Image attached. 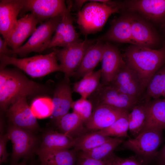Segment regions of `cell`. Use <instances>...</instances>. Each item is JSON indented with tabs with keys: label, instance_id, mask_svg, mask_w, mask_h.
<instances>
[{
	"label": "cell",
	"instance_id": "1",
	"mask_svg": "<svg viewBox=\"0 0 165 165\" xmlns=\"http://www.w3.org/2000/svg\"><path fill=\"white\" fill-rule=\"evenodd\" d=\"M51 92L48 86L30 80L18 69L0 68V106L3 111L22 97L48 94Z\"/></svg>",
	"mask_w": 165,
	"mask_h": 165
},
{
	"label": "cell",
	"instance_id": "2",
	"mask_svg": "<svg viewBox=\"0 0 165 165\" xmlns=\"http://www.w3.org/2000/svg\"><path fill=\"white\" fill-rule=\"evenodd\" d=\"M125 62L148 84L165 63V46L158 50L132 44L126 50Z\"/></svg>",
	"mask_w": 165,
	"mask_h": 165
},
{
	"label": "cell",
	"instance_id": "3",
	"mask_svg": "<svg viewBox=\"0 0 165 165\" xmlns=\"http://www.w3.org/2000/svg\"><path fill=\"white\" fill-rule=\"evenodd\" d=\"M0 68L12 65L33 77H40L51 73L61 71L57 62L56 50L45 55L17 58L0 54Z\"/></svg>",
	"mask_w": 165,
	"mask_h": 165
},
{
	"label": "cell",
	"instance_id": "4",
	"mask_svg": "<svg viewBox=\"0 0 165 165\" xmlns=\"http://www.w3.org/2000/svg\"><path fill=\"white\" fill-rule=\"evenodd\" d=\"M89 1L77 15V23L85 36L101 30L109 17L120 9L97 0Z\"/></svg>",
	"mask_w": 165,
	"mask_h": 165
},
{
	"label": "cell",
	"instance_id": "5",
	"mask_svg": "<svg viewBox=\"0 0 165 165\" xmlns=\"http://www.w3.org/2000/svg\"><path fill=\"white\" fill-rule=\"evenodd\" d=\"M162 130L149 129L134 138L123 142L124 146L134 151L136 156L148 164L155 160L163 140Z\"/></svg>",
	"mask_w": 165,
	"mask_h": 165
},
{
	"label": "cell",
	"instance_id": "6",
	"mask_svg": "<svg viewBox=\"0 0 165 165\" xmlns=\"http://www.w3.org/2000/svg\"><path fill=\"white\" fill-rule=\"evenodd\" d=\"M12 143V164H17L21 158L31 159L38 148V138L33 132L10 124L6 133Z\"/></svg>",
	"mask_w": 165,
	"mask_h": 165
},
{
	"label": "cell",
	"instance_id": "7",
	"mask_svg": "<svg viewBox=\"0 0 165 165\" xmlns=\"http://www.w3.org/2000/svg\"><path fill=\"white\" fill-rule=\"evenodd\" d=\"M61 19V16L50 18L36 28L28 41L15 51L12 54L24 56L32 52L39 53L49 48L53 34Z\"/></svg>",
	"mask_w": 165,
	"mask_h": 165
},
{
	"label": "cell",
	"instance_id": "8",
	"mask_svg": "<svg viewBox=\"0 0 165 165\" xmlns=\"http://www.w3.org/2000/svg\"><path fill=\"white\" fill-rule=\"evenodd\" d=\"M88 98L93 108L104 105L128 112L138 102L110 85L101 83Z\"/></svg>",
	"mask_w": 165,
	"mask_h": 165
},
{
	"label": "cell",
	"instance_id": "9",
	"mask_svg": "<svg viewBox=\"0 0 165 165\" xmlns=\"http://www.w3.org/2000/svg\"><path fill=\"white\" fill-rule=\"evenodd\" d=\"M93 42L86 39L56 50L57 58L60 62L61 72L64 73V79L69 80L70 77L79 66L87 49Z\"/></svg>",
	"mask_w": 165,
	"mask_h": 165
},
{
	"label": "cell",
	"instance_id": "10",
	"mask_svg": "<svg viewBox=\"0 0 165 165\" xmlns=\"http://www.w3.org/2000/svg\"><path fill=\"white\" fill-rule=\"evenodd\" d=\"M109 85L137 102L140 101L147 86L140 76L126 63Z\"/></svg>",
	"mask_w": 165,
	"mask_h": 165
},
{
	"label": "cell",
	"instance_id": "11",
	"mask_svg": "<svg viewBox=\"0 0 165 165\" xmlns=\"http://www.w3.org/2000/svg\"><path fill=\"white\" fill-rule=\"evenodd\" d=\"M26 97H22L11 105L6 111V116L10 124L34 133L39 126Z\"/></svg>",
	"mask_w": 165,
	"mask_h": 165
},
{
	"label": "cell",
	"instance_id": "12",
	"mask_svg": "<svg viewBox=\"0 0 165 165\" xmlns=\"http://www.w3.org/2000/svg\"><path fill=\"white\" fill-rule=\"evenodd\" d=\"M23 9L31 11L41 24L61 16L67 9L62 0H23Z\"/></svg>",
	"mask_w": 165,
	"mask_h": 165
},
{
	"label": "cell",
	"instance_id": "13",
	"mask_svg": "<svg viewBox=\"0 0 165 165\" xmlns=\"http://www.w3.org/2000/svg\"><path fill=\"white\" fill-rule=\"evenodd\" d=\"M67 9L61 15V19L52 37L49 48L66 47L80 41L73 25L70 13L72 4L68 3Z\"/></svg>",
	"mask_w": 165,
	"mask_h": 165
},
{
	"label": "cell",
	"instance_id": "14",
	"mask_svg": "<svg viewBox=\"0 0 165 165\" xmlns=\"http://www.w3.org/2000/svg\"><path fill=\"white\" fill-rule=\"evenodd\" d=\"M101 61V83L108 85L114 80L125 62L117 48L109 43L105 44Z\"/></svg>",
	"mask_w": 165,
	"mask_h": 165
},
{
	"label": "cell",
	"instance_id": "15",
	"mask_svg": "<svg viewBox=\"0 0 165 165\" xmlns=\"http://www.w3.org/2000/svg\"><path fill=\"white\" fill-rule=\"evenodd\" d=\"M129 112L108 105H98L93 108L91 116L85 126L89 132L98 131L108 127Z\"/></svg>",
	"mask_w": 165,
	"mask_h": 165
},
{
	"label": "cell",
	"instance_id": "16",
	"mask_svg": "<svg viewBox=\"0 0 165 165\" xmlns=\"http://www.w3.org/2000/svg\"><path fill=\"white\" fill-rule=\"evenodd\" d=\"M38 23L31 13L18 20L14 28L5 40L8 46L13 51L20 47L25 40L35 31Z\"/></svg>",
	"mask_w": 165,
	"mask_h": 165
},
{
	"label": "cell",
	"instance_id": "17",
	"mask_svg": "<svg viewBox=\"0 0 165 165\" xmlns=\"http://www.w3.org/2000/svg\"><path fill=\"white\" fill-rule=\"evenodd\" d=\"M23 8V0H0V33L5 40L15 27Z\"/></svg>",
	"mask_w": 165,
	"mask_h": 165
},
{
	"label": "cell",
	"instance_id": "18",
	"mask_svg": "<svg viewBox=\"0 0 165 165\" xmlns=\"http://www.w3.org/2000/svg\"><path fill=\"white\" fill-rule=\"evenodd\" d=\"M69 80L64 79L59 82L53 91L52 99L53 109L51 116L56 122L68 113L73 102Z\"/></svg>",
	"mask_w": 165,
	"mask_h": 165
},
{
	"label": "cell",
	"instance_id": "19",
	"mask_svg": "<svg viewBox=\"0 0 165 165\" xmlns=\"http://www.w3.org/2000/svg\"><path fill=\"white\" fill-rule=\"evenodd\" d=\"M129 8L141 13L148 20L165 22V0H137L129 2Z\"/></svg>",
	"mask_w": 165,
	"mask_h": 165
},
{
	"label": "cell",
	"instance_id": "20",
	"mask_svg": "<svg viewBox=\"0 0 165 165\" xmlns=\"http://www.w3.org/2000/svg\"><path fill=\"white\" fill-rule=\"evenodd\" d=\"M133 44L151 48L158 41L156 32L146 22L136 16H131Z\"/></svg>",
	"mask_w": 165,
	"mask_h": 165
},
{
	"label": "cell",
	"instance_id": "21",
	"mask_svg": "<svg viewBox=\"0 0 165 165\" xmlns=\"http://www.w3.org/2000/svg\"><path fill=\"white\" fill-rule=\"evenodd\" d=\"M97 41H109L133 44L131 16H122L113 22L109 29Z\"/></svg>",
	"mask_w": 165,
	"mask_h": 165
},
{
	"label": "cell",
	"instance_id": "22",
	"mask_svg": "<svg viewBox=\"0 0 165 165\" xmlns=\"http://www.w3.org/2000/svg\"><path fill=\"white\" fill-rule=\"evenodd\" d=\"M105 44L102 41L90 45L87 48L78 68L73 75L77 78L83 77L93 71L98 63L101 61Z\"/></svg>",
	"mask_w": 165,
	"mask_h": 165
},
{
	"label": "cell",
	"instance_id": "23",
	"mask_svg": "<svg viewBox=\"0 0 165 165\" xmlns=\"http://www.w3.org/2000/svg\"><path fill=\"white\" fill-rule=\"evenodd\" d=\"M74 142V138L68 135L50 130L43 136L40 146L37 150L50 152L68 149L73 147Z\"/></svg>",
	"mask_w": 165,
	"mask_h": 165
},
{
	"label": "cell",
	"instance_id": "24",
	"mask_svg": "<svg viewBox=\"0 0 165 165\" xmlns=\"http://www.w3.org/2000/svg\"><path fill=\"white\" fill-rule=\"evenodd\" d=\"M35 153L40 165H76L78 155L74 149L50 152L37 150Z\"/></svg>",
	"mask_w": 165,
	"mask_h": 165
},
{
	"label": "cell",
	"instance_id": "25",
	"mask_svg": "<svg viewBox=\"0 0 165 165\" xmlns=\"http://www.w3.org/2000/svg\"><path fill=\"white\" fill-rule=\"evenodd\" d=\"M55 123L60 132L74 139L89 132L82 119L74 112L65 114Z\"/></svg>",
	"mask_w": 165,
	"mask_h": 165
},
{
	"label": "cell",
	"instance_id": "26",
	"mask_svg": "<svg viewBox=\"0 0 165 165\" xmlns=\"http://www.w3.org/2000/svg\"><path fill=\"white\" fill-rule=\"evenodd\" d=\"M165 129V100H148L147 102V119L144 130Z\"/></svg>",
	"mask_w": 165,
	"mask_h": 165
},
{
	"label": "cell",
	"instance_id": "27",
	"mask_svg": "<svg viewBox=\"0 0 165 165\" xmlns=\"http://www.w3.org/2000/svg\"><path fill=\"white\" fill-rule=\"evenodd\" d=\"M148 100H140L134 106L129 114V130L134 138L143 131L146 127L147 119Z\"/></svg>",
	"mask_w": 165,
	"mask_h": 165
},
{
	"label": "cell",
	"instance_id": "28",
	"mask_svg": "<svg viewBox=\"0 0 165 165\" xmlns=\"http://www.w3.org/2000/svg\"><path fill=\"white\" fill-rule=\"evenodd\" d=\"M101 77V69L91 72L74 84L73 91L79 94L81 97L87 98L96 90L100 84Z\"/></svg>",
	"mask_w": 165,
	"mask_h": 165
},
{
	"label": "cell",
	"instance_id": "29",
	"mask_svg": "<svg viewBox=\"0 0 165 165\" xmlns=\"http://www.w3.org/2000/svg\"><path fill=\"white\" fill-rule=\"evenodd\" d=\"M111 138L102 135L98 131L89 132L74 139V149L77 152L88 151L102 144Z\"/></svg>",
	"mask_w": 165,
	"mask_h": 165
},
{
	"label": "cell",
	"instance_id": "30",
	"mask_svg": "<svg viewBox=\"0 0 165 165\" xmlns=\"http://www.w3.org/2000/svg\"><path fill=\"white\" fill-rule=\"evenodd\" d=\"M124 141L117 138H111L106 142L91 150L81 152L86 156L94 159L103 160L111 158L115 150Z\"/></svg>",
	"mask_w": 165,
	"mask_h": 165
},
{
	"label": "cell",
	"instance_id": "31",
	"mask_svg": "<svg viewBox=\"0 0 165 165\" xmlns=\"http://www.w3.org/2000/svg\"><path fill=\"white\" fill-rule=\"evenodd\" d=\"M165 87V67L161 68L151 78L146 88L147 94L154 99L163 96Z\"/></svg>",
	"mask_w": 165,
	"mask_h": 165
},
{
	"label": "cell",
	"instance_id": "32",
	"mask_svg": "<svg viewBox=\"0 0 165 165\" xmlns=\"http://www.w3.org/2000/svg\"><path fill=\"white\" fill-rule=\"evenodd\" d=\"M130 112L123 116L108 127L98 131L102 135L119 138L128 136L129 130V114Z\"/></svg>",
	"mask_w": 165,
	"mask_h": 165
},
{
	"label": "cell",
	"instance_id": "33",
	"mask_svg": "<svg viewBox=\"0 0 165 165\" xmlns=\"http://www.w3.org/2000/svg\"><path fill=\"white\" fill-rule=\"evenodd\" d=\"M35 117L43 119L51 116L53 109L52 99L47 97H40L33 100L30 106Z\"/></svg>",
	"mask_w": 165,
	"mask_h": 165
},
{
	"label": "cell",
	"instance_id": "34",
	"mask_svg": "<svg viewBox=\"0 0 165 165\" xmlns=\"http://www.w3.org/2000/svg\"><path fill=\"white\" fill-rule=\"evenodd\" d=\"M71 108L73 112L82 119L85 125L91 116L93 106L91 102L87 98L81 97L80 99L73 102Z\"/></svg>",
	"mask_w": 165,
	"mask_h": 165
},
{
	"label": "cell",
	"instance_id": "35",
	"mask_svg": "<svg viewBox=\"0 0 165 165\" xmlns=\"http://www.w3.org/2000/svg\"><path fill=\"white\" fill-rule=\"evenodd\" d=\"M114 154L108 159L100 160L88 157L81 152H78L76 165H111L112 158Z\"/></svg>",
	"mask_w": 165,
	"mask_h": 165
},
{
	"label": "cell",
	"instance_id": "36",
	"mask_svg": "<svg viewBox=\"0 0 165 165\" xmlns=\"http://www.w3.org/2000/svg\"><path fill=\"white\" fill-rule=\"evenodd\" d=\"M111 165H148V164L136 156L122 158L114 154Z\"/></svg>",
	"mask_w": 165,
	"mask_h": 165
},
{
	"label": "cell",
	"instance_id": "37",
	"mask_svg": "<svg viewBox=\"0 0 165 165\" xmlns=\"http://www.w3.org/2000/svg\"><path fill=\"white\" fill-rule=\"evenodd\" d=\"M0 135V163H6L8 162L7 158L10 154L6 150V145L9 140L7 133L3 134L1 132Z\"/></svg>",
	"mask_w": 165,
	"mask_h": 165
},
{
	"label": "cell",
	"instance_id": "38",
	"mask_svg": "<svg viewBox=\"0 0 165 165\" xmlns=\"http://www.w3.org/2000/svg\"><path fill=\"white\" fill-rule=\"evenodd\" d=\"M8 44L6 41L0 37V54L10 56L12 54V50L8 48Z\"/></svg>",
	"mask_w": 165,
	"mask_h": 165
},
{
	"label": "cell",
	"instance_id": "39",
	"mask_svg": "<svg viewBox=\"0 0 165 165\" xmlns=\"http://www.w3.org/2000/svg\"><path fill=\"white\" fill-rule=\"evenodd\" d=\"M157 165H165V144L158 152L155 159Z\"/></svg>",
	"mask_w": 165,
	"mask_h": 165
},
{
	"label": "cell",
	"instance_id": "40",
	"mask_svg": "<svg viewBox=\"0 0 165 165\" xmlns=\"http://www.w3.org/2000/svg\"><path fill=\"white\" fill-rule=\"evenodd\" d=\"M11 165H36V163L34 162H32L29 164H27L26 163V160H24L19 164H16Z\"/></svg>",
	"mask_w": 165,
	"mask_h": 165
},
{
	"label": "cell",
	"instance_id": "41",
	"mask_svg": "<svg viewBox=\"0 0 165 165\" xmlns=\"http://www.w3.org/2000/svg\"><path fill=\"white\" fill-rule=\"evenodd\" d=\"M162 96L163 97V99L165 100V87Z\"/></svg>",
	"mask_w": 165,
	"mask_h": 165
},
{
	"label": "cell",
	"instance_id": "42",
	"mask_svg": "<svg viewBox=\"0 0 165 165\" xmlns=\"http://www.w3.org/2000/svg\"><path fill=\"white\" fill-rule=\"evenodd\" d=\"M163 27L164 28L165 31V22L163 23Z\"/></svg>",
	"mask_w": 165,
	"mask_h": 165
}]
</instances>
